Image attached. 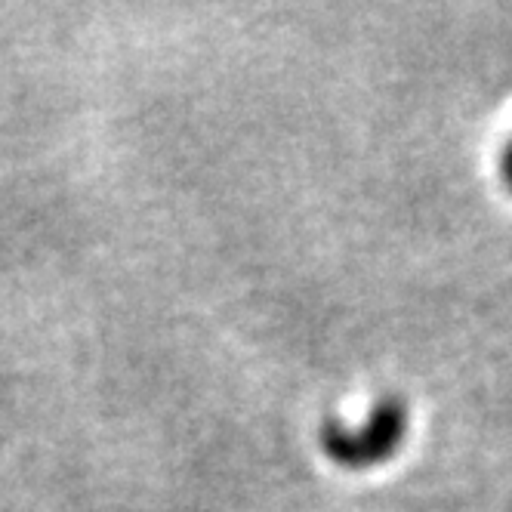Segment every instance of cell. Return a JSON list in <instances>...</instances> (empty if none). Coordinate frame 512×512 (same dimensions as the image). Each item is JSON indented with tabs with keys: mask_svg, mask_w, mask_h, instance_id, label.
Listing matches in <instances>:
<instances>
[{
	"mask_svg": "<svg viewBox=\"0 0 512 512\" xmlns=\"http://www.w3.org/2000/svg\"><path fill=\"white\" fill-rule=\"evenodd\" d=\"M506 173L512 176V145H509V155H506Z\"/></svg>",
	"mask_w": 512,
	"mask_h": 512,
	"instance_id": "6da1fadb",
	"label": "cell"
}]
</instances>
